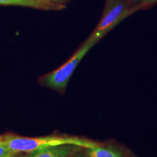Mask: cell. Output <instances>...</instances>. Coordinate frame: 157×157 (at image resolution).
I'll use <instances>...</instances> for the list:
<instances>
[{"mask_svg": "<svg viewBox=\"0 0 157 157\" xmlns=\"http://www.w3.org/2000/svg\"><path fill=\"white\" fill-rule=\"evenodd\" d=\"M17 157V155H14V156H13V157Z\"/></svg>", "mask_w": 157, "mask_h": 157, "instance_id": "30bf717a", "label": "cell"}, {"mask_svg": "<svg viewBox=\"0 0 157 157\" xmlns=\"http://www.w3.org/2000/svg\"><path fill=\"white\" fill-rule=\"evenodd\" d=\"M39 1H44V2H46L52 3V4L65 5L67 2H69V0H39ZM65 6H66V5H65Z\"/></svg>", "mask_w": 157, "mask_h": 157, "instance_id": "ba28073f", "label": "cell"}, {"mask_svg": "<svg viewBox=\"0 0 157 157\" xmlns=\"http://www.w3.org/2000/svg\"><path fill=\"white\" fill-rule=\"evenodd\" d=\"M0 5L21 6L46 11H59L66 8L65 5L52 4L39 0H0Z\"/></svg>", "mask_w": 157, "mask_h": 157, "instance_id": "277c9868", "label": "cell"}, {"mask_svg": "<svg viewBox=\"0 0 157 157\" xmlns=\"http://www.w3.org/2000/svg\"><path fill=\"white\" fill-rule=\"evenodd\" d=\"M17 155L6 146L0 144V157H12Z\"/></svg>", "mask_w": 157, "mask_h": 157, "instance_id": "52a82bcc", "label": "cell"}, {"mask_svg": "<svg viewBox=\"0 0 157 157\" xmlns=\"http://www.w3.org/2000/svg\"><path fill=\"white\" fill-rule=\"evenodd\" d=\"M0 144L6 146L15 154L20 152H32L47 147L61 145H73L86 148H93L99 146L97 143L84 139L56 136L40 138L8 136L2 137L0 140Z\"/></svg>", "mask_w": 157, "mask_h": 157, "instance_id": "6da1fadb", "label": "cell"}, {"mask_svg": "<svg viewBox=\"0 0 157 157\" xmlns=\"http://www.w3.org/2000/svg\"><path fill=\"white\" fill-rule=\"evenodd\" d=\"M140 8L139 6L129 8L122 0H107L101 21L90 36L99 41L119 23Z\"/></svg>", "mask_w": 157, "mask_h": 157, "instance_id": "3957f363", "label": "cell"}, {"mask_svg": "<svg viewBox=\"0 0 157 157\" xmlns=\"http://www.w3.org/2000/svg\"><path fill=\"white\" fill-rule=\"evenodd\" d=\"M2 137H1V136H0V140H1V139H2Z\"/></svg>", "mask_w": 157, "mask_h": 157, "instance_id": "8fae6325", "label": "cell"}, {"mask_svg": "<svg viewBox=\"0 0 157 157\" xmlns=\"http://www.w3.org/2000/svg\"></svg>", "mask_w": 157, "mask_h": 157, "instance_id": "7c38bea8", "label": "cell"}, {"mask_svg": "<svg viewBox=\"0 0 157 157\" xmlns=\"http://www.w3.org/2000/svg\"><path fill=\"white\" fill-rule=\"evenodd\" d=\"M157 0H142V2L139 6L140 8H143L144 6H151L152 4L157 2Z\"/></svg>", "mask_w": 157, "mask_h": 157, "instance_id": "9c48e42d", "label": "cell"}, {"mask_svg": "<svg viewBox=\"0 0 157 157\" xmlns=\"http://www.w3.org/2000/svg\"><path fill=\"white\" fill-rule=\"evenodd\" d=\"M98 41V40L90 36L73 56L62 67L46 74L40 78V83L57 91L65 90L79 62Z\"/></svg>", "mask_w": 157, "mask_h": 157, "instance_id": "7a4b0ae2", "label": "cell"}, {"mask_svg": "<svg viewBox=\"0 0 157 157\" xmlns=\"http://www.w3.org/2000/svg\"><path fill=\"white\" fill-rule=\"evenodd\" d=\"M76 148L73 145L52 146L32 152L29 157H69Z\"/></svg>", "mask_w": 157, "mask_h": 157, "instance_id": "5b68a950", "label": "cell"}, {"mask_svg": "<svg viewBox=\"0 0 157 157\" xmlns=\"http://www.w3.org/2000/svg\"><path fill=\"white\" fill-rule=\"evenodd\" d=\"M87 157H124L118 150L111 147L98 146L93 148H87Z\"/></svg>", "mask_w": 157, "mask_h": 157, "instance_id": "8992f818", "label": "cell"}]
</instances>
